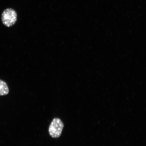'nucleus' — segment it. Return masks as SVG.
Returning <instances> with one entry per match:
<instances>
[{"mask_svg":"<svg viewBox=\"0 0 146 146\" xmlns=\"http://www.w3.org/2000/svg\"><path fill=\"white\" fill-rule=\"evenodd\" d=\"M9 92V88L7 83L0 79V96L7 95Z\"/></svg>","mask_w":146,"mask_h":146,"instance_id":"3","label":"nucleus"},{"mask_svg":"<svg viewBox=\"0 0 146 146\" xmlns=\"http://www.w3.org/2000/svg\"><path fill=\"white\" fill-rule=\"evenodd\" d=\"M17 13L12 8L5 9L1 15V21L3 24L7 27L13 26L17 21Z\"/></svg>","mask_w":146,"mask_h":146,"instance_id":"1","label":"nucleus"},{"mask_svg":"<svg viewBox=\"0 0 146 146\" xmlns=\"http://www.w3.org/2000/svg\"><path fill=\"white\" fill-rule=\"evenodd\" d=\"M64 124L59 118H54L49 127L50 135L53 138H58L61 136L64 127Z\"/></svg>","mask_w":146,"mask_h":146,"instance_id":"2","label":"nucleus"}]
</instances>
